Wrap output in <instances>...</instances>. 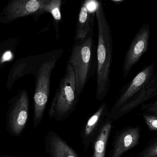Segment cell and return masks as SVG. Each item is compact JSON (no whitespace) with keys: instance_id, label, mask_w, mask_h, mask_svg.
Listing matches in <instances>:
<instances>
[{"instance_id":"6da1fadb","label":"cell","mask_w":157,"mask_h":157,"mask_svg":"<svg viewBox=\"0 0 157 157\" xmlns=\"http://www.w3.org/2000/svg\"><path fill=\"white\" fill-rule=\"evenodd\" d=\"M96 17L98 24L96 98L101 101L110 87L111 68L113 57V39L105 9L101 1L97 2Z\"/></svg>"},{"instance_id":"7a4b0ae2","label":"cell","mask_w":157,"mask_h":157,"mask_svg":"<svg viewBox=\"0 0 157 157\" xmlns=\"http://www.w3.org/2000/svg\"><path fill=\"white\" fill-rule=\"evenodd\" d=\"M62 49L48 52L38 56L34 74L36 78L34 101V124L37 127L43 118L50 94L51 79L53 70L63 53Z\"/></svg>"},{"instance_id":"3957f363","label":"cell","mask_w":157,"mask_h":157,"mask_svg":"<svg viewBox=\"0 0 157 157\" xmlns=\"http://www.w3.org/2000/svg\"><path fill=\"white\" fill-rule=\"evenodd\" d=\"M96 44L93 34L82 41L74 42L67 62L75 77L76 95L79 100L85 86L97 70Z\"/></svg>"},{"instance_id":"277c9868","label":"cell","mask_w":157,"mask_h":157,"mask_svg":"<svg viewBox=\"0 0 157 157\" xmlns=\"http://www.w3.org/2000/svg\"><path fill=\"white\" fill-rule=\"evenodd\" d=\"M78 100L74 74L71 65L67 62L65 74L60 81L52 101L49 115L57 121L64 120L75 109Z\"/></svg>"},{"instance_id":"5b68a950","label":"cell","mask_w":157,"mask_h":157,"mask_svg":"<svg viewBox=\"0 0 157 157\" xmlns=\"http://www.w3.org/2000/svg\"><path fill=\"white\" fill-rule=\"evenodd\" d=\"M157 77V72H156L155 65L154 63L150 64L142 69L122 88L112 108L110 116L145 90Z\"/></svg>"},{"instance_id":"8992f818","label":"cell","mask_w":157,"mask_h":157,"mask_svg":"<svg viewBox=\"0 0 157 157\" xmlns=\"http://www.w3.org/2000/svg\"><path fill=\"white\" fill-rule=\"evenodd\" d=\"M48 0H11L0 13V24L7 25L29 16H34Z\"/></svg>"},{"instance_id":"52a82bcc","label":"cell","mask_w":157,"mask_h":157,"mask_svg":"<svg viewBox=\"0 0 157 157\" xmlns=\"http://www.w3.org/2000/svg\"><path fill=\"white\" fill-rule=\"evenodd\" d=\"M150 36V26L148 23H145L137 31L124 56L122 66L124 78L127 77L132 68L147 51Z\"/></svg>"},{"instance_id":"ba28073f","label":"cell","mask_w":157,"mask_h":157,"mask_svg":"<svg viewBox=\"0 0 157 157\" xmlns=\"http://www.w3.org/2000/svg\"><path fill=\"white\" fill-rule=\"evenodd\" d=\"M29 99L25 89L21 90L11 112L9 125L13 132L19 135L25 126L28 118Z\"/></svg>"},{"instance_id":"9c48e42d","label":"cell","mask_w":157,"mask_h":157,"mask_svg":"<svg viewBox=\"0 0 157 157\" xmlns=\"http://www.w3.org/2000/svg\"><path fill=\"white\" fill-rule=\"evenodd\" d=\"M141 132L139 126L127 127L121 131L114 140L110 157H121L136 146L139 143Z\"/></svg>"},{"instance_id":"30bf717a","label":"cell","mask_w":157,"mask_h":157,"mask_svg":"<svg viewBox=\"0 0 157 157\" xmlns=\"http://www.w3.org/2000/svg\"><path fill=\"white\" fill-rule=\"evenodd\" d=\"M88 2V1H84L80 6L76 21L74 42L82 41L93 34L96 11L90 10Z\"/></svg>"},{"instance_id":"8fae6325","label":"cell","mask_w":157,"mask_h":157,"mask_svg":"<svg viewBox=\"0 0 157 157\" xmlns=\"http://www.w3.org/2000/svg\"><path fill=\"white\" fill-rule=\"evenodd\" d=\"M157 96V77L153 83L140 95L121 107L115 113L111 115L113 120H117L130 112L148 100Z\"/></svg>"},{"instance_id":"7c38bea8","label":"cell","mask_w":157,"mask_h":157,"mask_svg":"<svg viewBox=\"0 0 157 157\" xmlns=\"http://www.w3.org/2000/svg\"><path fill=\"white\" fill-rule=\"evenodd\" d=\"M108 108L105 102H103L98 108V110L89 119L82 134V140L86 149L88 147L93 141L95 134L98 129L101 123L105 114L108 113Z\"/></svg>"},{"instance_id":"4fadbf2b","label":"cell","mask_w":157,"mask_h":157,"mask_svg":"<svg viewBox=\"0 0 157 157\" xmlns=\"http://www.w3.org/2000/svg\"><path fill=\"white\" fill-rule=\"evenodd\" d=\"M47 146L50 157H78L68 143L54 132L48 134Z\"/></svg>"},{"instance_id":"5bb4252c","label":"cell","mask_w":157,"mask_h":157,"mask_svg":"<svg viewBox=\"0 0 157 157\" xmlns=\"http://www.w3.org/2000/svg\"><path fill=\"white\" fill-rule=\"evenodd\" d=\"M61 0H48L40 10L33 16L35 21H37L40 16L46 13L51 14L53 18V25L56 31L57 39L59 38V28L60 23L62 22L61 14Z\"/></svg>"},{"instance_id":"9a60e30c","label":"cell","mask_w":157,"mask_h":157,"mask_svg":"<svg viewBox=\"0 0 157 157\" xmlns=\"http://www.w3.org/2000/svg\"><path fill=\"white\" fill-rule=\"evenodd\" d=\"M111 121H107L102 125L95 139L92 157H105L106 146L112 128Z\"/></svg>"},{"instance_id":"2e32d148","label":"cell","mask_w":157,"mask_h":157,"mask_svg":"<svg viewBox=\"0 0 157 157\" xmlns=\"http://www.w3.org/2000/svg\"><path fill=\"white\" fill-rule=\"evenodd\" d=\"M136 157H157V137L149 142Z\"/></svg>"},{"instance_id":"e0dca14e","label":"cell","mask_w":157,"mask_h":157,"mask_svg":"<svg viewBox=\"0 0 157 157\" xmlns=\"http://www.w3.org/2000/svg\"><path fill=\"white\" fill-rule=\"evenodd\" d=\"M143 116L148 129L151 131L157 132V115L144 113Z\"/></svg>"},{"instance_id":"ac0fdd59","label":"cell","mask_w":157,"mask_h":157,"mask_svg":"<svg viewBox=\"0 0 157 157\" xmlns=\"http://www.w3.org/2000/svg\"><path fill=\"white\" fill-rule=\"evenodd\" d=\"M141 111L144 113H152L157 115V96L155 101L141 105Z\"/></svg>"},{"instance_id":"d6986e66","label":"cell","mask_w":157,"mask_h":157,"mask_svg":"<svg viewBox=\"0 0 157 157\" xmlns=\"http://www.w3.org/2000/svg\"><path fill=\"white\" fill-rule=\"evenodd\" d=\"M113 2H123V1H113Z\"/></svg>"}]
</instances>
